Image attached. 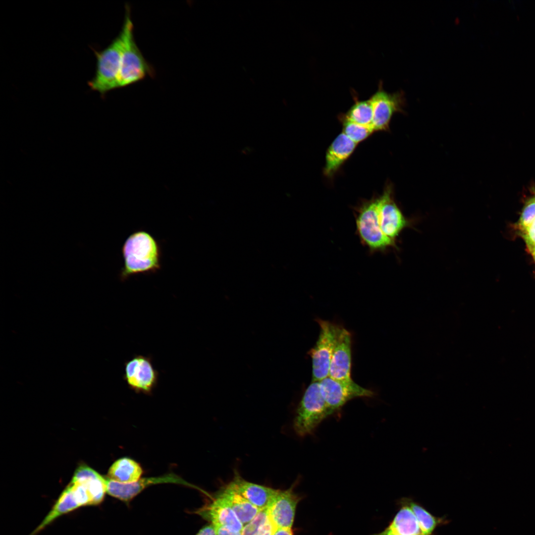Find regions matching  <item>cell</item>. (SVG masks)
<instances>
[{
	"label": "cell",
	"instance_id": "6da1fadb",
	"mask_svg": "<svg viewBox=\"0 0 535 535\" xmlns=\"http://www.w3.org/2000/svg\"><path fill=\"white\" fill-rule=\"evenodd\" d=\"M123 266L120 278L156 272L160 269L161 251L158 242L149 232L138 230L131 233L122 249Z\"/></svg>",
	"mask_w": 535,
	"mask_h": 535
},
{
	"label": "cell",
	"instance_id": "7a4b0ae2",
	"mask_svg": "<svg viewBox=\"0 0 535 535\" xmlns=\"http://www.w3.org/2000/svg\"><path fill=\"white\" fill-rule=\"evenodd\" d=\"M133 24L130 6L126 4L124 21L120 34L122 45L118 87H124L154 76L155 70L138 47L133 36Z\"/></svg>",
	"mask_w": 535,
	"mask_h": 535
},
{
	"label": "cell",
	"instance_id": "3957f363",
	"mask_svg": "<svg viewBox=\"0 0 535 535\" xmlns=\"http://www.w3.org/2000/svg\"><path fill=\"white\" fill-rule=\"evenodd\" d=\"M333 413L321 392L320 381H312L298 406L293 428L301 437L312 434L317 427Z\"/></svg>",
	"mask_w": 535,
	"mask_h": 535
},
{
	"label": "cell",
	"instance_id": "277c9868",
	"mask_svg": "<svg viewBox=\"0 0 535 535\" xmlns=\"http://www.w3.org/2000/svg\"><path fill=\"white\" fill-rule=\"evenodd\" d=\"M378 197L365 201L357 209L356 224L361 242L372 251L395 246V240L381 230L378 220Z\"/></svg>",
	"mask_w": 535,
	"mask_h": 535
},
{
	"label": "cell",
	"instance_id": "5b68a950",
	"mask_svg": "<svg viewBox=\"0 0 535 535\" xmlns=\"http://www.w3.org/2000/svg\"><path fill=\"white\" fill-rule=\"evenodd\" d=\"M122 40L119 35L104 50L96 53L97 68L89 83L91 89L102 94L118 87Z\"/></svg>",
	"mask_w": 535,
	"mask_h": 535
},
{
	"label": "cell",
	"instance_id": "8992f818",
	"mask_svg": "<svg viewBox=\"0 0 535 535\" xmlns=\"http://www.w3.org/2000/svg\"><path fill=\"white\" fill-rule=\"evenodd\" d=\"M316 321L320 326L319 335L308 354L312 359V381H321L328 376L331 359L342 326L321 319Z\"/></svg>",
	"mask_w": 535,
	"mask_h": 535
},
{
	"label": "cell",
	"instance_id": "52a82bcc",
	"mask_svg": "<svg viewBox=\"0 0 535 535\" xmlns=\"http://www.w3.org/2000/svg\"><path fill=\"white\" fill-rule=\"evenodd\" d=\"M373 109L372 126L374 131H388L393 115L404 112L406 98L404 91L387 92L379 81L377 91L370 97Z\"/></svg>",
	"mask_w": 535,
	"mask_h": 535
},
{
	"label": "cell",
	"instance_id": "ba28073f",
	"mask_svg": "<svg viewBox=\"0 0 535 535\" xmlns=\"http://www.w3.org/2000/svg\"><path fill=\"white\" fill-rule=\"evenodd\" d=\"M321 393L329 408L334 412L350 400L362 397H373L372 390L363 387L353 379L337 380L328 376L320 381Z\"/></svg>",
	"mask_w": 535,
	"mask_h": 535
},
{
	"label": "cell",
	"instance_id": "9c48e42d",
	"mask_svg": "<svg viewBox=\"0 0 535 535\" xmlns=\"http://www.w3.org/2000/svg\"><path fill=\"white\" fill-rule=\"evenodd\" d=\"M105 483L106 491L108 495L125 502L133 499L147 487L156 484L175 483L200 489L173 473L159 477L140 478L130 483H121L105 478Z\"/></svg>",
	"mask_w": 535,
	"mask_h": 535
},
{
	"label": "cell",
	"instance_id": "30bf717a",
	"mask_svg": "<svg viewBox=\"0 0 535 535\" xmlns=\"http://www.w3.org/2000/svg\"><path fill=\"white\" fill-rule=\"evenodd\" d=\"M158 377L159 373L149 357L136 355L124 364L123 378L136 391L150 393L157 384Z\"/></svg>",
	"mask_w": 535,
	"mask_h": 535
},
{
	"label": "cell",
	"instance_id": "8fae6325",
	"mask_svg": "<svg viewBox=\"0 0 535 535\" xmlns=\"http://www.w3.org/2000/svg\"><path fill=\"white\" fill-rule=\"evenodd\" d=\"M299 500L300 498L294 492L293 486L285 490L277 489L267 507L274 529H292Z\"/></svg>",
	"mask_w": 535,
	"mask_h": 535
},
{
	"label": "cell",
	"instance_id": "7c38bea8",
	"mask_svg": "<svg viewBox=\"0 0 535 535\" xmlns=\"http://www.w3.org/2000/svg\"><path fill=\"white\" fill-rule=\"evenodd\" d=\"M378 198V214L380 228L386 236L395 240L407 225L408 222L394 201L391 186L388 185Z\"/></svg>",
	"mask_w": 535,
	"mask_h": 535
},
{
	"label": "cell",
	"instance_id": "4fadbf2b",
	"mask_svg": "<svg viewBox=\"0 0 535 535\" xmlns=\"http://www.w3.org/2000/svg\"><path fill=\"white\" fill-rule=\"evenodd\" d=\"M352 334L342 327L330 361L329 375L337 380H351Z\"/></svg>",
	"mask_w": 535,
	"mask_h": 535
},
{
	"label": "cell",
	"instance_id": "5bb4252c",
	"mask_svg": "<svg viewBox=\"0 0 535 535\" xmlns=\"http://www.w3.org/2000/svg\"><path fill=\"white\" fill-rule=\"evenodd\" d=\"M195 513L213 526L219 525L236 532H242L243 525L226 501L216 495L213 501Z\"/></svg>",
	"mask_w": 535,
	"mask_h": 535
},
{
	"label": "cell",
	"instance_id": "9a60e30c",
	"mask_svg": "<svg viewBox=\"0 0 535 535\" xmlns=\"http://www.w3.org/2000/svg\"><path fill=\"white\" fill-rule=\"evenodd\" d=\"M357 144L344 133H340L328 148L325 158L323 174L332 177L352 155Z\"/></svg>",
	"mask_w": 535,
	"mask_h": 535
},
{
	"label": "cell",
	"instance_id": "2e32d148",
	"mask_svg": "<svg viewBox=\"0 0 535 535\" xmlns=\"http://www.w3.org/2000/svg\"><path fill=\"white\" fill-rule=\"evenodd\" d=\"M228 484L253 505L263 510L266 508L277 489L250 482L238 473Z\"/></svg>",
	"mask_w": 535,
	"mask_h": 535
},
{
	"label": "cell",
	"instance_id": "e0dca14e",
	"mask_svg": "<svg viewBox=\"0 0 535 535\" xmlns=\"http://www.w3.org/2000/svg\"><path fill=\"white\" fill-rule=\"evenodd\" d=\"M224 499L245 526L251 521L261 510L232 488L228 483L217 492Z\"/></svg>",
	"mask_w": 535,
	"mask_h": 535
},
{
	"label": "cell",
	"instance_id": "ac0fdd59",
	"mask_svg": "<svg viewBox=\"0 0 535 535\" xmlns=\"http://www.w3.org/2000/svg\"><path fill=\"white\" fill-rule=\"evenodd\" d=\"M80 507L68 485L62 491L51 510L30 535H36L58 517Z\"/></svg>",
	"mask_w": 535,
	"mask_h": 535
},
{
	"label": "cell",
	"instance_id": "d6986e66",
	"mask_svg": "<svg viewBox=\"0 0 535 535\" xmlns=\"http://www.w3.org/2000/svg\"><path fill=\"white\" fill-rule=\"evenodd\" d=\"M142 467L137 462L127 457L115 461L109 468L107 478L121 483H130L141 478Z\"/></svg>",
	"mask_w": 535,
	"mask_h": 535
},
{
	"label": "cell",
	"instance_id": "ffe728a7",
	"mask_svg": "<svg viewBox=\"0 0 535 535\" xmlns=\"http://www.w3.org/2000/svg\"><path fill=\"white\" fill-rule=\"evenodd\" d=\"M387 528L398 535L423 534L414 512L405 504L398 511Z\"/></svg>",
	"mask_w": 535,
	"mask_h": 535
},
{
	"label": "cell",
	"instance_id": "44dd1931",
	"mask_svg": "<svg viewBox=\"0 0 535 535\" xmlns=\"http://www.w3.org/2000/svg\"><path fill=\"white\" fill-rule=\"evenodd\" d=\"M351 92L354 104L346 112L340 114L352 122L373 128V109L370 98L361 100L355 91Z\"/></svg>",
	"mask_w": 535,
	"mask_h": 535
},
{
	"label": "cell",
	"instance_id": "7402d4cb",
	"mask_svg": "<svg viewBox=\"0 0 535 535\" xmlns=\"http://www.w3.org/2000/svg\"><path fill=\"white\" fill-rule=\"evenodd\" d=\"M273 530L266 508L261 510L251 521L244 526L242 535H272Z\"/></svg>",
	"mask_w": 535,
	"mask_h": 535
},
{
	"label": "cell",
	"instance_id": "603a6c76",
	"mask_svg": "<svg viewBox=\"0 0 535 535\" xmlns=\"http://www.w3.org/2000/svg\"><path fill=\"white\" fill-rule=\"evenodd\" d=\"M403 503L408 505L414 512L423 534L430 535L438 523L437 519L419 504L409 499H404Z\"/></svg>",
	"mask_w": 535,
	"mask_h": 535
},
{
	"label": "cell",
	"instance_id": "cb8c5ba5",
	"mask_svg": "<svg viewBox=\"0 0 535 535\" xmlns=\"http://www.w3.org/2000/svg\"><path fill=\"white\" fill-rule=\"evenodd\" d=\"M338 119L342 125V132L357 144L375 132L372 127L367 126L349 120L340 114Z\"/></svg>",
	"mask_w": 535,
	"mask_h": 535
},
{
	"label": "cell",
	"instance_id": "d4e9b609",
	"mask_svg": "<svg viewBox=\"0 0 535 535\" xmlns=\"http://www.w3.org/2000/svg\"><path fill=\"white\" fill-rule=\"evenodd\" d=\"M87 488L90 500L91 505H97L101 503L107 493L105 478L100 475L97 478L93 479L83 483Z\"/></svg>",
	"mask_w": 535,
	"mask_h": 535
},
{
	"label": "cell",
	"instance_id": "484cf974",
	"mask_svg": "<svg viewBox=\"0 0 535 535\" xmlns=\"http://www.w3.org/2000/svg\"><path fill=\"white\" fill-rule=\"evenodd\" d=\"M535 220V197L525 204L518 222L521 232L527 228Z\"/></svg>",
	"mask_w": 535,
	"mask_h": 535
},
{
	"label": "cell",
	"instance_id": "4316f807",
	"mask_svg": "<svg viewBox=\"0 0 535 535\" xmlns=\"http://www.w3.org/2000/svg\"><path fill=\"white\" fill-rule=\"evenodd\" d=\"M100 475L91 468L82 465L76 470L71 482L83 483L91 480L97 478Z\"/></svg>",
	"mask_w": 535,
	"mask_h": 535
},
{
	"label": "cell",
	"instance_id": "83f0119b",
	"mask_svg": "<svg viewBox=\"0 0 535 535\" xmlns=\"http://www.w3.org/2000/svg\"><path fill=\"white\" fill-rule=\"evenodd\" d=\"M69 486L80 507L91 505V500L86 487L78 482H71Z\"/></svg>",
	"mask_w": 535,
	"mask_h": 535
},
{
	"label": "cell",
	"instance_id": "f1b7e54d",
	"mask_svg": "<svg viewBox=\"0 0 535 535\" xmlns=\"http://www.w3.org/2000/svg\"><path fill=\"white\" fill-rule=\"evenodd\" d=\"M521 232L528 249L531 253L535 249V220Z\"/></svg>",
	"mask_w": 535,
	"mask_h": 535
},
{
	"label": "cell",
	"instance_id": "f546056e",
	"mask_svg": "<svg viewBox=\"0 0 535 535\" xmlns=\"http://www.w3.org/2000/svg\"><path fill=\"white\" fill-rule=\"evenodd\" d=\"M213 527L216 535H242V532H236L223 526L214 525Z\"/></svg>",
	"mask_w": 535,
	"mask_h": 535
},
{
	"label": "cell",
	"instance_id": "4dcf8cb0",
	"mask_svg": "<svg viewBox=\"0 0 535 535\" xmlns=\"http://www.w3.org/2000/svg\"><path fill=\"white\" fill-rule=\"evenodd\" d=\"M196 535H216L214 529L211 524L202 528Z\"/></svg>",
	"mask_w": 535,
	"mask_h": 535
},
{
	"label": "cell",
	"instance_id": "1f68e13d",
	"mask_svg": "<svg viewBox=\"0 0 535 535\" xmlns=\"http://www.w3.org/2000/svg\"><path fill=\"white\" fill-rule=\"evenodd\" d=\"M272 535H293L292 529H274Z\"/></svg>",
	"mask_w": 535,
	"mask_h": 535
},
{
	"label": "cell",
	"instance_id": "d6a6232c",
	"mask_svg": "<svg viewBox=\"0 0 535 535\" xmlns=\"http://www.w3.org/2000/svg\"><path fill=\"white\" fill-rule=\"evenodd\" d=\"M379 535H396V534H394L391 531L389 530L388 528H386L384 531H383L380 534H379ZM426 535L422 534V535Z\"/></svg>",
	"mask_w": 535,
	"mask_h": 535
},
{
	"label": "cell",
	"instance_id": "836d02e7",
	"mask_svg": "<svg viewBox=\"0 0 535 535\" xmlns=\"http://www.w3.org/2000/svg\"><path fill=\"white\" fill-rule=\"evenodd\" d=\"M531 253L532 255L533 256V258H534V260H535V249H534V250H533V251H532V252H531Z\"/></svg>",
	"mask_w": 535,
	"mask_h": 535
}]
</instances>
